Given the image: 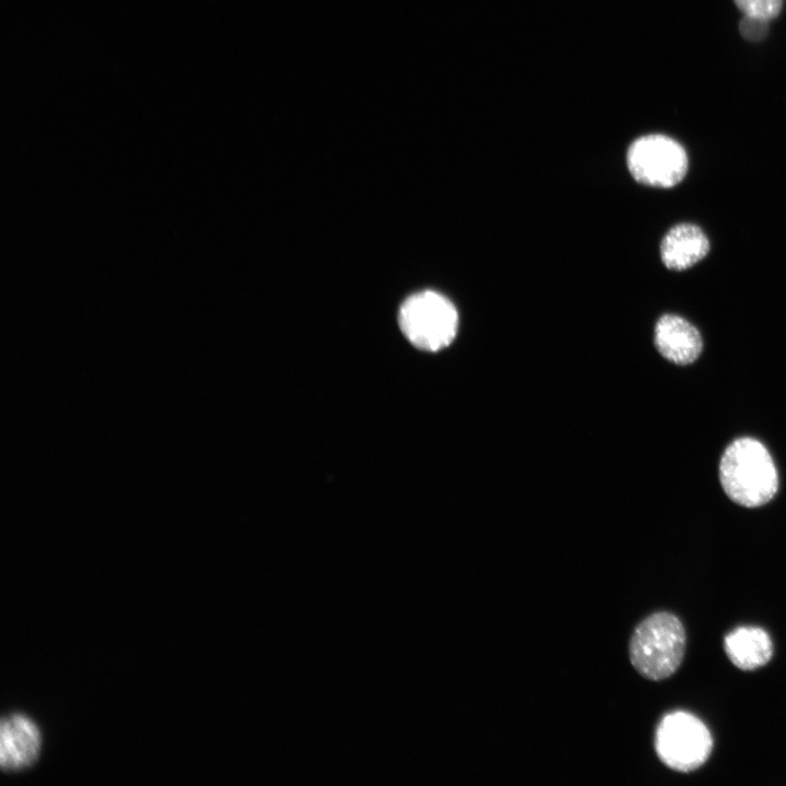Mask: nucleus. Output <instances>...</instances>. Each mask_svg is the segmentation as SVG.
I'll use <instances>...</instances> for the list:
<instances>
[{
  "mask_svg": "<svg viewBox=\"0 0 786 786\" xmlns=\"http://www.w3.org/2000/svg\"><path fill=\"white\" fill-rule=\"evenodd\" d=\"M719 480L730 500L747 508L767 503L778 488V476L767 449L749 437L733 441L719 462Z\"/></svg>",
  "mask_w": 786,
  "mask_h": 786,
  "instance_id": "obj_1",
  "label": "nucleus"
},
{
  "mask_svg": "<svg viewBox=\"0 0 786 786\" xmlns=\"http://www.w3.org/2000/svg\"><path fill=\"white\" fill-rule=\"evenodd\" d=\"M687 635L680 619L668 611H657L643 619L633 630L629 657L635 671L652 681L669 678L680 667Z\"/></svg>",
  "mask_w": 786,
  "mask_h": 786,
  "instance_id": "obj_2",
  "label": "nucleus"
},
{
  "mask_svg": "<svg viewBox=\"0 0 786 786\" xmlns=\"http://www.w3.org/2000/svg\"><path fill=\"white\" fill-rule=\"evenodd\" d=\"M398 324L405 337L417 348L438 352L448 347L458 329L455 306L443 295L424 290L409 296L401 306Z\"/></svg>",
  "mask_w": 786,
  "mask_h": 786,
  "instance_id": "obj_3",
  "label": "nucleus"
},
{
  "mask_svg": "<svg viewBox=\"0 0 786 786\" xmlns=\"http://www.w3.org/2000/svg\"><path fill=\"white\" fill-rule=\"evenodd\" d=\"M713 750L708 728L696 716L676 711L665 715L655 733V751L669 769L689 773L701 767Z\"/></svg>",
  "mask_w": 786,
  "mask_h": 786,
  "instance_id": "obj_4",
  "label": "nucleus"
},
{
  "mask_svg": "<svg viewBox=\"0 0 786 786\" xmlns=\"http://www.w3.org/2000/svg\"><path fill=\"white\" fill-rule=\"evenodd\" d=\"M627 164L638 182L655 188H671L684 178L688 156L676 140L664 134H648L630 145Z\"/></svg>",
  "mask_w": 786,
  "mask_h": 786,
  "instance_id": "obj_5",
  "label": "nucleus"
},
{
  "mask_svg": "<svg viewBox=\"0 0 786 786\" xmlns=\"http://www.w3.org/2000/svg\"><path fill=\"white\" fill-rule=\"evenodd\" d=\"M43 735L27 715L14 712L4 715L0 725V766L5 773L32 767L39 759Z\"/></svg>",
  "mask_w": 786,
  "mask_h": 786,
  "instance_id": "obj_6",
  "label": "nucleus"
},
{
  "mask_svg": "<svg viewBox=\"0 0 786 786\" xmlns=\"http://www.w3.org/2000/svg\"><path fill=\"white\" fill-rule=\"evenodd\" d=\"M654 343L664 358L682 366L696 360L703 348L698 329L676 314H664L658 319Z\"/></svg>",
  "mask_w": 786,
  "mask_h": 786,
  "instance_id": "obj_7",
  "label": "nucleus"
},
{
  "mask_svg": "<svg viewBox=\"0 0 786 786\" xmlns=\"http://www.w3.org/2000/svg\"><path fill=\"white\" fill-rule=\"evenodd\" d=\"M710 241L696 225L681 223L671 227L660 242L664 265L674 271H684L704 259Z\"/></svg>",
  "mask_w": 786,
  "mask_h": 786,
  "instance_id": "obj_8",
  "label": "nucleus"
},
{
  "mask_svg": "<svg viewBox=\"0 0 786 786\" xmlns=\"http://www.w3.org/2000/svg\"><path fill=\"white\" fill-rule=\"evenodd\" d=\"M724 650L729 660L745 671L766 665L773 656V643L769 633L759 627H739L724 639Z\"/></svg>",
  "mask_w": 786,
  "mask_h": 786,
  "instance_id": "obj_9",
  "label": "nucleus"
},
{
  "mask_svg": "<svg viewBox=\"0 0 786 786\" xmlns=\"http://www.w3.org/2000/svg\"><path fill=\"white\" fill-rule=\"evenodd\" d=\"M734 2L743 15L769 21L779 14L783 5V0H734Z\"/></svg>",
  "mask_w": 786,
  "mask_h": 786,
  "instance_id": "obj_10",
  "label": "nucleus"
},
{
  "mask_svg": "<svg viewBox=\"0 0 786 786\" xmlns=\"http://www.w3.org/2000/svg\"><path fill=\"white\" fill-rule=\"evenodd\" d=\"M741 36L749 41H759L769 34V20L745 15L739 22Z\"/></svg>",
  "mask_w": 786,
  "mask_h": 786,
  "instance_id": "obj_11",
  "label": "nucleus"
}]
</instances>
